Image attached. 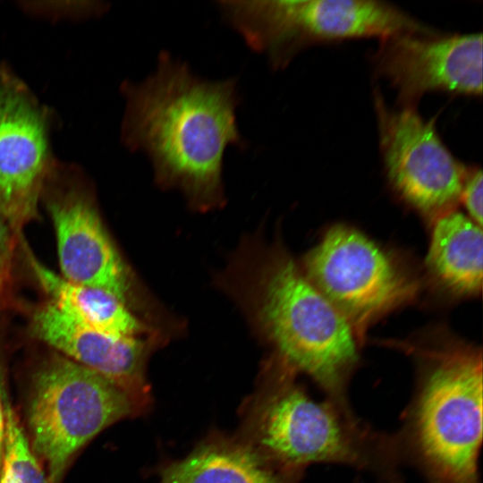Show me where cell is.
Returning <instances> with one entry per match:
<instances>
[{
    "instance_id": "cell-14",
    "label": "cell",
    "mask_w": 483,
    "mask_h": 483,
    "mask_svg": "<svg viewBox=\"0 0 483 483\" xmlns=\"http://www.w3.org/2000/svg\"><path fill=\"white\" fill-rule=\"evenodd\" d=\"M427 267L434 279L458 296L481 292L483 234L469 216L452 210L434 220Z\"/></svg>"
},
{
    "instance_id": "cell-19",
    "label": "cell",
    "mask_w": 483,
    "mask_h": 483,
    "mask_svg": "<svg viewBox=\"0 0 483 483\" xmlns=\"http://www.w3.org/2000/svg\"><path fill=\"white\" fill-rule=\"evenodd\" d=\"M482 171L479 167H469L463 180L460 200L468 212V216L482 227L483 185Z\"/></svg>"
},
{
    "instance_id": "cell-17",
    "label": "cell",
    "mask_w": 483,
    "mask_h": 483,
    "mask_svg": "<svg viewBox=\"0 0 483 483\" xmlns=\"http://www.w3.org/2000/svg\"><path fill=\"white\" fill-rule=\"evenodd\" d=\"M27 15L48 21H81L103 15L109 4L102 1H18Z\"/></svg>"
},
{
    "instance_id": "cell-7",
    "label": "cell",
    "mask_w": 483,
    "mask_h": 483,
    "mask_svg": "<svg viewBox=\"0 0 483 483\" xmlns=\"http://www.w3.org/2000/svg\"><path fill=\"white\" fill-rule=\"evenodd\" d=\"M305 275L351 325L358 341L383 315L413 300L418 284L395 258L337 225L307 254Z\"/></svg>"
},
{
    "instance_id": "cell-12",
    "label": "cell",
    "mask_w": 483,
    "mask_h": 483,
    "mask_svg": "<svg viewBox=\"0 0 483 483\" xmlns=\"http://www.w3.org/2000/svg\"><path fill=\"white\" fill-rule=\"evenodd\" d=\"M30 331L54 352L122 389L139 415L152 408L146 377L148 348L139 336L115 335L89 327L59 310L49 300L30 312Z\"/></svg>"
},
{
    "instance_id": "cell-16",
    "label": "cell",
    "mask_w": 483,
    "mask_h": 483,
    "mask_svg": "<svg viewBox=\"0 0 483 483\" xmlns=\"http://www.w3.org/2000/svg\"><path fill=\"white\" fill-rule=\"evenodd\" d=\"M0 395L5 425L4 461L9 464L21 483H49L1 382Z\"/></svg>"
},
{
    "instance_id": "cell-2",
    "label": "cell",
    "mask_w": 483,
    "mask_h": 483,
    "mask_svg": "<svg viewBox=\"0 0 483 483\" xmlns=\"http://www.w3.org/2000/svg\"><path fill=\"white\" fill-rule=\"evenodd\" d=\"M276 356L243 402L237 435L270 463L302 476L307 467L338 464L370 473L377 483H403L394 434L376 429L350 402L313 398Z\"/></svg>"
},
{
    "instance_id": "cell-5",
    "label": "cell",
    "mask_w": 483,
    "mask_h": 483,
    "mask_svg": "<svg viewBox=\"0 0 483 483\" xmlns=\"http://www.w3.org/2000/svg\"><path fill=\"white\" fill-rule=\"evenodd\" d=\"M225 21L253 51L281 69L304 47L353 38L431 30L399 8L375 0L219 1Z\"/></svg>"
},
{
    "instance_id": "cell-18",
    "label": "cell",
    "mask_w": 483,
    "mask_h": 483,
    "mask_svg": "<svg viewBox=\"0 0 483 483\" xmlns=\"http://www.w3.org/2000/svg\"><path fill=\"white\" fill-rule=\"evenodd\" d=\"M19 243L21 241L0 208V315L22 308L16 295L14 277L15 252Z\"/></svg>"
},
{
    "instance_id": "cell-21",
    "label": "cell",
    "mask_w": 483,
    "mask_h": 483,
    "mask_svg": "<svg viewBox=\"0 0 483 483\" xmlns=\"http://www.w3.org/2000/svg\"><path fill=\"white\" fill-rule=\"evenodd\" d=\"M0 483H21V479L5 461L3 462Z\"/></svg>"
},
{
    "instance_id": "cell-22",
    "label": "cell",
    "mask_w": 483,
    "mask_h": 483,
    "mask_svg": "<svg viewBox=\"0 0 483 483\" xmlns=\"http://www.w3.org/2000/svg\"><path fill=\"white\" fill-rule=\"evenodd\" d=\"M353 483H362V481L359 478H357Z\"/></svg>"
},
{
    "instance_id": "cell-11",
    "label": "cell",
    "mask_w": 483,
    "mask_h": 483,
    "mask_svg": "<svg viewBox=\"0 0 483 483\" xmlns=\"http://www.w3.org/2000/svg\"><path fill=\"white\" fill-rule=\"evenodd\" d=\"M375 71L398 93L402 107H415L430 91L482 93L481 33L441 35L434 30L380 39Z\"/></svg>"
},
{
    "instance_id": "cell-1",
    "label": "cell",
    "mask_w": 483,
    "mask_h": 483,
    "mask_svg": "<svg viewBox=\"0 0 483 483\" xmlns=\"http://www.w3.org/2000/svg\"><path fill=\"white\" fill-rule=\"evenodd\" d=\"M121 92L124 147L148 157L162 186L182 190L195 203L218 199L225 150L243 144L236 80L201 78L162 52L154 72L124 80Z\"/></svg>"
},
{
    "instance_id": "cell-3",
    "label": "cell",
    "mask_w": 483,
    "mask_h": 483,
    "mask_svg": "<svg viewBox=\"0 0 483 483\" xmlns=\"http://www.w3.org/2000/svg\"><path fill=\"white\" fill-rule=\"evenodd\" d=\"M406 345L416 380L394 434L403 463L416 467L428 483H480V349L450 335Z\"/></svg>"
},
{
    "instance_id": "cell-15",
    "label": "cell",
    "mask_w": 483,
    "mask_h": 483,
    "mask_svg": "<svg viewBox=\"0 0 483 483\" xmlns=\"http://www.w3.org/2000/svg\"><path fill=\"white\" fill-rule=\"evenodd\" d=\"M40 287L59 310L94 329L123 336H140L142 323L127 302L104 289L72 283L41 264L21 243Z\"/></svg>"
},
{
    "instance_id": "cell-8",
    "label": "cell",
    "mask_w": 483,
    "mask_h": 483,
    "mask_svg": "<svg viewBox=\"0 0 483 483\" xmlns=\"http://www.w3.org/2000/svg\"><path fill=\"white\" fill-rule=\"evenodd\" d=\"M54 110L0 62V208L16 237L38 217L52 149Z\"/></svg>"
},
{
    "instance_id": "cell-13",
    "label": "cell",
    "mask_w": 483,
    "mask_h": 483,
    "mask_svg": "<svg viewBox=\"0 0 483 483\" xmlns=\"http://www.w3.org/2000/svg\"><path fill=\"white\" fill-rule=\"evenodd\" d=\"M158 483H301L302 476L281 470L236 435L210 432L183 458L157 470Z\"/></svg>"
},
{
    "instance_id": "cell-10",
    "label": "cell",
    "mask_w": 483,
    "mask_h": 483,
    "mask_svg": "<svg viewBox=\"0 0 483 483\" xmlns=\"http://www.w3.org/2000/svg\"><path fill=\"white\" fill-rule=\"evenodd\" d=\"M374 100L380 153L392 188L431 219L454 210L468 167L454 158L434 123L415 107L389 108L379 92Z\"/></svg>"
},
{
    "instance_id": "cell-6",
    "label": "cell",
    "mask_w": 483,
    "mask_h": 483,
    "mask_svg": "<svg viewBox=\"0 0 483 483\" xmlns=\"http://www.w3.org/2000/svg\"><path fill=\"white\" fill-rule=\"evenodd\" d=\"M140 416L129 395L96 372L53 352L36 368L26 417L34 453L59 483L67 463L111 425Z\"/></svg>"
},
{
    "instance_id": "cell-20",
    "label": "cell",
    "mask_w": 483,
    "mask_h": 483,
    "mask_svg": "<svg viewBox=\"0 0 483 483\" xmlns=\"http://www.w3.org/2000/svg\"><path fill=\"white\" fill-rule=\"evenodd\" d=\"M4 412L2 398L0 395V476L4 462Z\"/></svg>"
},
{
    "instance_id": "cell-9",
    "label": "cell",
    "mask_w": 483,
    "mask_h": 483,
    "mask_svg": "<svg viewBox=\"0 0 483 483\" xmlns=\"http://www.w3.org/2000/svg\"><path fill=\"white\" fill-rule=\"evenodd\" d=\"M41 202L54 225L62 276L111 292L127 302V267L101 219L89 176L82 167L55 158Z\"/></svg>"
},
{
    "instance_id": "cell-4",
    "label": "cell",
    "mask_w": 483,
    "mask_h": 483,
    "mask_svg": "<svg viewBox=\"0 0 483 483\" xmlns=\"http://www.w3.org/2000/svg\"><path fill=\"white\" fill-rule=\"evenodd\" d=\"M256 307L275 356L309 376L324 396L349 402V383L360 362L358 339L286 252L274 251L266 262Z\"/></svg>"
}]
</instances>
